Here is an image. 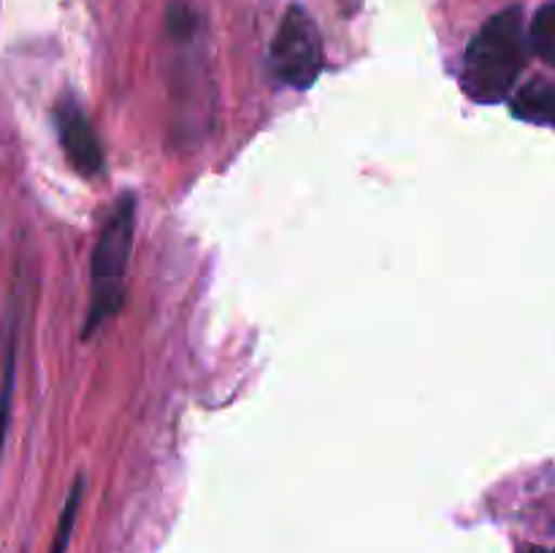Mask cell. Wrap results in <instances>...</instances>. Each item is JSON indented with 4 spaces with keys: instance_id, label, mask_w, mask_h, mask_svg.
I'll list each match as a JSON object with an SVG mask.
<instances>
[{
    "instance_id": "cell-1",
    "label": "cell",
    "mask_w": 555,
    "mask_h": 553,
    "mask_svg": "<svg viewBox=\"0 0 555 553\" xmlns=\"http://www.w3.org/2000/svg\"><path fill=\"white\" fill-rule=\"evenodd\" d=\"M526 68V30L520 5L493 14L464 54L461 85L475 103H499Z\"/></svg>"
},
{
    "instance_id": "cell-2",
    "label": "cell",
    "mask_w": 555,
    "mask_h": 553,
    "mask_svg": "<svg viewBox=\"0 0 555 553\" xmlns=\"http://www.w3.org/2000/svg\"><path fill=\"white\" fill-rule=\"evenodd\" d=\"M135 239V195L125 193L108 211L101 233L92 247L90 266V309H87L85 331L90 339L98 329L108 323L122 309L125 274H128L130 253Z\"/></svg>"
},
{
    "instance_id": "cell-3",
    "label": "cell",
    "mask_w": 555,
    "mask_h": 553,
    "mask_svg": "<svg viewBox=\"0 0 555 553\" xmlns=\"http://www.w3.org/2000/svg\"><path fill=\"white\" fill-rule=\"evenodd\" d=\"M323 38L312 14L293 3L282 16L269 52L271 74L293 90H309L323 74Z\"/></svg>"
},
{
    "instance_id": "cell-4",
    "label": "cell",
    "mask_w": 555,
    "mask_h": 553,
    "mask_svg": "<svg viewBox=\"0 0 555 553\" xmlns=\"http://www.w3.org/2000/svg\"><path fill=\"white\" fill-rule=\"evenodd\" d=\"M54 125H57L60 144H63V152L70 160V166L81 177H98L103 171V146L90 117H87L76 98L65 95L63 101H57V106H54Z\"/></svg>"
},
{
    "instance_id": "cell-5",
    "label": "cell",
    "mask_w": 555,
    "mask_h": 553,
    "mask_svg": "<svg viewBox=\"0 0 555 553\" xmlns=\"http://www.w3.org/2000/svg\"><path fill=\"white\" fill-rule=\"evenodd\" d=\"M515 117L529 119L537 125H551L555 128V85L553 81H531L515 95L513 101Z\"/></svg>"
},
{
    "instance_id": "cell-6",
    "label": "cell",
    "mask_w": 555,
    "mask_h": 553,
    "mask_svg": "<svg viewBox=\"0 0 555 553\" xmlns=\"http://www.w3.org/2000/svg\"><path fill=\"white\" fill-rule=\"evenodd\" d=\"M16 318H9V334H5L3 350V380H0V450H3L5 434L11 423V401H14V377H16Z\"/></svg>"
},
{
    "instance_id": "cell-7",
    "label": "cell",
    "mask_w": 555,
    "mask_h": 553,
    "mask_svg": "<svg viewBox=\"0 0 555 553\" xmlns=\"http://www.w3.org/2000/svg\"><path fill=\"white\" fill-rule=\"evenodd\" d=\"M81 502H85V477L79 475L74 480V486H70L68 497H65L63 513H60V520H57V531H54V540H52V551L49 553H68L70 537H74L76 520H79V513H81Z\"/></svg>"
},
{
    "instance_id": "cell-8",
    "label": "cell",
    "mask_w": 555,
    "mask_h": 553,
    "mask_svg": "<svg viewBox=\"0 0 555 553\" xmlns=\"http://www.w3.org/2000/svg\"><path fill=\"white\" fill-rule=\"evenodd\" d=\"M531 49L540 54L545 63L555 65V3H545L531 20L529 30Z\"/></svg>"
},
{
    "instance_id": "cell-9",
    "label": "cell",
    "mask_w": 555,
    "mask_h": 553,
    "mask_svg": "<svg viewBox=\"0 0 555 553\" xmlns=\"http://www.w3.org/2000/svg\"><path fill=\"white\" fill-rule=\"evenodd\" d=\"M524 553H555V551H551V548H537V545H531V548H526Z\"/></svg>"
}]
</instances>
